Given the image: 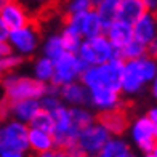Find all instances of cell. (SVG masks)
I'll list each match as a JSON object with an SVG mask.
<instances>
[{
  "label": "cell",
  "mask_w": 157,
  "mask_h": 157,
  "mask_svg": "<svg viewBox=\"0 0 157 157\" xmlns=\"http://www.w3.org/2000/svg\"><path fill=\"white\" fill-rule=\"evenodd\" d=\"M2 87L6 103H16V101H26V99H42L50 85L39 82L37 78L21 74H5L2 78Z\"/></svg>",
  "instance_id": "2"
},
{
  "label": "cell",
  "mask_w": 157,
  "mask_h": 157,
  "mask_svg": "<svg viewBox=\"0 0 157 157\" xmlns=\"http://www.w3.org/2000/svg\"><path fill=\"white\" fill-rule=\"evenodd\" d=\"M32 77L45 85H52L55 77V61L47 56H39L32 66Z\"/></svg>",
  "instance_id": "20"
},
{
  "label": "cell",
  "mask_w": 157,
  "mask_h": 157,
  "mask_svg": "<svg viewBox=\"0 0 157 157\" xmlns=\"http://www.w3.org/2000/svg\"><path fill=\"white\" fill-rule=\"evenodd\" d=\"M98 122L111 133V136H122L128 128H130L128 116L125 114L124 109H117V111L99 114Z\"/></svg>",
  "instance_id": "14"
},
{
  "label": "cell",
  "mask_w": 157,
  "mask_h": 157,
  "mask_svg": "<svg viewBox=\"0 0 157 157\" xmlns=\"http://www.w3.org/2000/svg\"><path fill=\"white\" fill-rule=\"evenodd\" d=\"M58 91L63 103L69 108H82V106L90 104V91L80 80L64 85V87L58 88Z\"/></svg>",
  "instance_id": "12"
},
{
  "label": "cell",
  "mask_w": 157,
  "mask_h": 157,
  "mask_svg": "<svg viewBox=\"0 0 157 157\" xmlns=\"http://www.w3.org/2000/svg\"><path fill=\"white\" fill-rule=\"evenodd\" d=\"M144 85L146 83L141 80V77L136 72H135V69L130 66V63L125 61L124 74H122V95L133 96V95L140 93Z\"/></svg>",
  "instance_id": "19"
},
{
  "label": "cell",
  "mask_w": 157,
  "mask_h": 157,
  "mask_svg": "<svg viewBox=\"0 0 157 157\" xmlns=\"http://www.w3.org/2000/svg\"><path fill=\"white\" fill-rule=\"evenodd\" d=\"M90 10H93V5L90 0H66V3H64L66 16L80 15V13H87Z\"/></svg>",
  "instance_id": "28"
},
{
  "label": "cell",
  "mask_w": 157,
  "mask_h": 157,
  "mask_svg": "<svg viewBox=\"0 0 157 157\" xmlns=\"http://www.w3.org/2000/svg\"><path fill=\"white\" fill-rule=\"evenodd\" d=\"M147 56H151V58L157 59V39L152 40L151 44L147 45Z\"/></svg>",
  "instance_id": "32"
},
{
  "label": "cell",
  "mask_w": 157,
  "mask_h": 157,
  "mask_svg": "<svg viewBox=\"0 0 157 157\" xmlns=\"http://www.w3.org/2000/svg\"><path fill=\"white\" fill-rule=\"evenodd\" d=\"M0 157H26V154L13 152V151H0Z\"/></svg>",
  "instance_id": "34"
},
{
  "label": "cell",
  "mask_w": 157,
  "mask_h": 157,
  "mask_svg": "<svg viewBox=\"0 0 157 157\" xmlns=\"http://www.w3.org/2000/svg\"><path fill=\"white\" fill-rule=\"evenodd\" d=\"M133 35L146 47L152 40L157 39V16L155 13L147 11L144 16H141L136 23L133 24Z\"/></svg>",
  "instance_id": "15"
},
{
  "label": "cell",
  "mask_w": 157,
  "mask_h": 157,
  "mask_svg": "<svg viewBox=\"0 0 157 157\" xmlns=\"http://www.w3.org/2000/svg\"><path fill=\"white\" fill-rule=\"evenodd\" d=\"M111 138H112L111 133L96 120L93 125L87 127L78 135L77 146H75L74 152H78L87 157H96L99 154V151L109 143Z\"/></svg>",
  "instance_id": "6"
},
{
  "label": "cell",
  "mask_w": 157,
  "mask_h": 157,
  "mask_svg": "<svg viewBox=\"0 0 157 157\" xmlns=\"http://www.w3.org/2000/svg\"><path fill=\"white\" fill-rule=\"evenodd\" d=\"M146 13H147V10H146L144 3H143V0H122L117 19L125 21V23L133 26Z\"/></svg>",
  "instance_id": "18"
},
{
  "label": "cell",
  "mask_w": 157,
  "mask_h": 157,
  "mask_svg": "<svg viewBox=\"0 0 157 157\" xmlns=\"http://www.w3.org/2000/svg\"><path fill=\"white\" fill-rule=\"evenodd\" d=\"M31 19L32 15L19 0H6L0 3V26L6 27L10 32L31 24Z\"/></svg>",
  "instance_id": "9"
},
{
  "label": "cell",
  "mask_w": 157,
  "mask_h": 157,
  "mask_svg": "<svg viewBox=\"0 0 157 157\" xmlns=\"http://www.w3.org/2000/svg\"><path fill=\"white\" fill-rule=\"evenodd\" d=\"M128 157H138V155H135V154L132 152V154H130V155H128Z\"/></svg>",
  "instance_id": "41"
},
{
  "label": "cell",
  "mask_w": 157,
  "mask_h": 157,
  "mask_svg": "<svg viewBox=\"0 0 157 157\" xmlns=\"http://www.w3.org/2000/svg\"><path fill=\"white\" fill-rule=\"evenodd\" d=\"M104 35L109 39L112 47L116 48V50H119V52L135 39V35H133V26L125 23V21H120V19H116L114 23H111L108 27H106Z\"/></svg>",
  "instance_id": "13"
},
{
  "label": "cell",
  "mask_w": 157,
  "mask_h": 157,
  "mask_svg": "<svg viewBox=\"0 0 157 157\" xmlns=\"http://www.w3.org/2000/svg\"><path fill=\"white\" fill-rule=\"evenodd\" d=\"M2 2H6V0H2Z\"/></svg>",
  "instance_id": "42"
},
{
  "label": "cell",
  "mask_w": 157,
  "mask_h": 157,
  "mask_svg": "<svg viewBox=\"0 0 157 157\" xmlns=\"http://www.w3.org/2000/svg\"><path fill=\"white\" fill-rule=\"evenodd\" d=\"M144 157H157V144H155V147L152 149L151 152H147V154H144Z\"/></svg>",
  "instance_id": "37"
},
{
  "label": "cell",
  "mask_w": 157,
  "mask_h": 157,
  "mask_svg": "<svg viewBox=\"0 0 157 157\" xmlns=\"http://www.w3.org/2000/svg\"><path fill=\"white\" fill-rule=\"evenodd\" d=\"M120 3H122V0H103V2L95 8L98 11V15L101 16V19L104 21L106 27L119 18Z\"/></svg>",
  "instance_id": "23"
},
{
  "label": "cell",
  "mask_w": 157,
  "mask_h": 157,
  "mask_svg": "<svg viewBox=\"0 0 157 157\" xmlns=\"http://www.w3.org/2000/svg\"><path fill=\"white\" fill-rule=\"evenodd\" d=\"M63 99L59 98V91L56 87H53V85H50L48 87V91L47 95L40 99V106L42 109L47 111V112H55L56 109L59 108V106H63Z\"/></svg>",
  "instance_id": "26"
},
{
  "label": "cell",
  "mask_w": 157,
  "mask_h": 157,
  "mask_svg": "<svg viewBox=\"0 0 157 157\" xmlns=\"http://www.w3.org/2000/svg\"><path fill=\"white\" fill-rule=\"evenodd\" d=\"M106 32V24L98 15V11L93 8L87 13H83V23H82V37L83 40L87 39H95L99 35H104Z\"/></svg>",
  "instance_id": "17"
},
{
  "label": "cell",
  "mask_w": 157,
  "mask_h": 157,
  "mask_svg": "<svg viewBox=\"0 0 157 157\" xmlns=\"http://www.w3.org/2000/svg\"><path fill=\"white\" fill-rule=\"evenodd\" d=\"M71 157H87V155H82V154H78V152H71Z\"/></svg>",
  "instance_id": "40"
},
{
  "label": "cell",
  "mask_w": 157,
  "mask_h": 157,
  "mask_svg": "<svg viewBox=\"0 0 157 157\" xmlns=\"http://www.w3.org/2000/svg\"><path fill=\"white\" fill-rule=\"evenodd\" d=\"M21 63H23V56H19L16 53L0 56V69H2V72H5V74H13L21 66Z\"/></svg>",
  "instance_id": "29"
},
{
  "label": "cell",
  "mask_w": 157,
  "mask_h": 157,
  "mask_svg": "<svg viewBox=\"0 0 157 157\" xmlns=\"http://www.w3.org/2000/svg\"><path fill=\"white\" fill-rule=\"evenodd\" d=\"M130 140L143 154L151 152L157 144V133H155V124L147 116L136 117L130 124L128 128Z\"/></svg>",
  "instance_id": "7"
},
{
  "label": "cell",
  "mask_w": 157,
  "mask_h": 157,
  "mask_svg": "<svg viewBox=\"0 0 157 157\" xmlns=\"http://www.w3.org/2000/svg\"><path fill=\"white\" fill-rule=\"evenodd\" d=\"M29 127H31V128H37V130H44V132L53 133V130H55V119H53V114L42 109V111L37 114V116H35V119L31 122Z\"/></svg>",
  "instance_id": "27"
},
{
  "label": "cell",
  "mask_w": 157,
  "mask_h": 157,
  "mask_svg": "<svg viewBox=\"0 0 157 157\" xmlns=\"http://www.w3.org/2000/svg\"><path fill=\"white\" fill-rule=\"evenodd\" d=\"M146 55H147V47L136 39H133L130 44L120 50V58L124 61H135V59H140Z\"/></svg>",
  "instance_id": "24"
},
{
  "label": "cell",
  "mask_w": 157,
  "mask_h": 157,
  "mask_svg": "<svg viewBox=\"0 0 157 157\" xmlns=\"http://www.w3.org/2000/svg\"><path fill=\"white\" fill-rule=\"evenodd\" d=\"M85 69V63L75 53H64L58 59H55V77L52 85L61 88L64 85L78 82L82 78Z\"/></svg>",
  "instance_id": "5"
},
{
  "label": "cell",
  "mask_w": 157,
  "mask_h": 157,
  "mask_svg": "<svg viewBox=\"0 0 157 157\" xmlns=\"http://www.w3.org/2000/svg\"><path fill=\"white\" fill-rule=\"evenodd\" d=\"M151 95L154 96V99L157 101V75H155L154 80H152V83H151Z\"/></svg>",
  "instance_id": "36"
},
{
  "label": "cell",
  "mask_w": 157,
  "mask_h": 157,
  "mask_svg": "<svg viewBox=\"0 0 157 157\" xmlns=\"http://www.w3.org/2000/svg\"><path fill=\"white\" fill-rule=\"evenodd\" d=\"M90 2H91V5H93V8H96V6L103 2V0H90Z\"/></svg>",
  "instance_id": "39"
},
{
  "label": "cell",
  "mask_w": 157,
  "mask_h": 157,
  "mask_svg": "<svg viewBox=\"0 0 157 157\" xmlns=\"http://www.w3.org/2000/svg\"><path fill=\"white\" fill-rule=\"evenodd\" d=\"M11 53H15V52H13V48L8 42H0V56H6Z\"/></svg>",
  "instance_id": "31"
},
{
  "label": "cell",
  "mask_w": 157,
  "mask_h": 157,
  "mask_svg": "<svg viewBox=\"0 0 157 157\" xmlns=\"http://www.w3.org/2000/svg\"><path fill=\"white\" fill-rule=\"evenodd\" d=\"M29 146H31V151H34L35 154H45V152L55 151L56 143H55L53 133L37 130V128H31L29 130Z\"/></svg>",
  "instance_id": "16"
},
{
  "label": "cell",
  "mask_w": 157,
  "mask_h": 157,
  "mask_svg": "<svg viewBox=\"0 0 157 157\" xmlns=\"http://www.w3.org/2000/svg\"><path fill=\"white\" fill-rule=\"evenodd\" d=\"M24 5V8L31 13V15H39L44 13L47 8H50L56 0H19Z\"/></svg>",
  "instance_id": "30"
},
{
  "label": "cell",
  "mask_w": 157,
  "mask_h": 157,
  "mask_svg": "<svg viewBox=\"0 0 157 157\" xmlns=\"http://www.w3.org/2000/svg\"><path fill=\"white\" fill-rule=\"evenodd\" d=\"M61 39H63V45H64L66 53H75L77 55L82 44H83V37L80 34L69 31L66 27H63V31H61Z\"/></svg>",
  "instance_id": "25"
},
{
  "label": "cell",
  "mask_w": 157,
  "mask_h": 157,
  "mask_svg": "<svg viewBox=\"0 0 157 157\" xmlns=\"http://www.w3.org/2000/svg\"><path fill=\"white\" fill-rule=\"evenodd\" d=\"M125 61L122 58L112 59L106 64L87 67L80 78V82L90 90L106 88L122 93V74Z\"/></svg>",
  "instance_id": "1"
},
{
  "label": "cell",
  "mask_w": 157,
  "mask_h": 157,
  "mask_svg": "<svg viewBox=\"0 0 157 157\" xmlns=\"http://www.w3.org/2000/svg\"><path fill=\"white\" fill-rule=\"evenodd\" d=\"M143 3H144L147 11L155 13V10H157V0H143Z\"/></svg>",
  "instance_id": "33"
},
{
  "label": "cell",
  "mask_w": 157,
  "mask_h": 157,
  "mask_svg": "<svg viewBox=\"0 0 157 157\" xmlns=\"http://www.w3.org/2000/svg\"><path fill=\"white\" fill-rule=\"evenodd\" d=\"M3 111L10 119L31 125L35 116L42 111V106H40V99H26V101H16V103L5 101Z\"/></svg>",
  "instance_id": "11"
},
{
  "label": "cell",
  "mask_w": 157,
  "mask_h": 157,
  "mask_svg": "<svg viewBox=\"0 0 157 157\" xmlns=\"http://www.w3.org/2000/svg\"><path fill=\"white\" fill-rule=\"evenodd\" d=\"M35 157H55V151H52V152H45V154H37Z\"/></svg>",
  "instance_id": "38"
},
{
  "label": "cell",
  "mask_w": 157,
  "mask_h": 157,
  "mask_svg": "<svg viewBox=\"0 0 157 157\" xmlns=\"http://www.w3.org/2000/svg\"><path fill=\"white\" fill-rule=\"evenodd\" d=\"M6 42L11 45L13 52L16 55L26 58V56H31L37 52V48L40 45V34H39L37 26L31 23L24 27H21V29L11 31Z\"/></svg>",
  "instance_id": "8"
},
{
  "label": "cell",
  "mask_w": 157,
  "mask_h": 157,
  "mask_svg": "<svg viewBox=\"0 0 157 157\" xmlns=\"http://www.w3.org/2000/svg\"><path fill=\"white\" fill-rule=\"evenodd\" d=\"M29 125L8 119L0 128V151H13L26 154L29 146Z\"/></svg>",
  "instance_id": "4"
},
{
  "label": "cell",
  "mask_w": 157,
  "mask_h": 157,
  "mask_svg": "<svg viewBox=\"0 0 157 157\" xmlns=\"http://www.w3.org/2000/svg\"><path fill=\"white\" fill-rule=\"evenodd\" d=\"M146 116H147V117L151 119L152 122L157 125V106H154V108H151V109H149V112L146 114Z\"/></svg>",
  "instance_id": "35"
},
{
  "label": "cell",
  "mask_w": 157,
  "mask_h": 157,
  "mask_svg": "<svg viewBox=\"0 0 157 157\" xmlns=\"http://www.w3.org/2000/svg\"><path fill=\"white\" fill-rule=\"evenodd\" d=\"M90 106L99 114L124 109L122 93L114 90H106V88L90 90Z\"/></svg>",
  "instance_id": "10"
},
{
  "label": "cell",
  "mask_w": 157,
  "mask_h": 157,
  "mask_svg": "<svg viewBox=\"0 0 157 157\" xmlns=\"http://www.w3.org/2000/svg\"><path fill=\"white\" fill-rule=\"evenodd\" d=\"M64 53H66V50H64V45H63L61 34H52L44 40V45H42V56H47V58L55 61Z\"/></svg>",
  "instance_id": "22"
},
{
  "label": "cell",
  "mask_w": 157,
  "mask_h": 157,
  "mask_svg": "<svg viewBox=\"0 0 157 157\" xmlns=\"http://www.w3.org/2000/svg\"><path fill=\"white\" fill-rule=\"evenodd\" d=\"M132 154L130 144L122 136H112L96 157H128Z\"/></svg>",
  "instance_id": "21"
},
{
  "label": "cell",
  "mask_w": 157,
  "mask_h": 157,
  "mask_svg": "<svg viewBox=\"0 0 157 157\" xmlns=\"http://www.w3.org/2000/svg\"><path fill=\"white\" fill-rule=\"evenodd\" d=\"M78 58H80L85 66H99V64H106L112 59L120 58V52L112 47L109 39L106 35H99L95 39H87L78 50Z\"/></svg>",
  "instance_id": "3"
}]
</instances>
